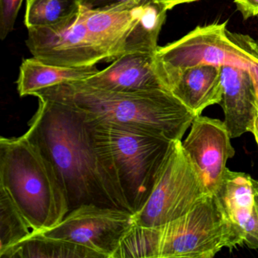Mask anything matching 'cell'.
<instances>
[{
  "label": "cell",
  "mask_w": 258,
  "mask_h": 258,
  "mask_svg": "<svg viewBox=\"0 0 258 258\" xmlns=\"http://www.w3.org/2000/svg\"><path fill=\"white\" fill-rule=\"evenodd\" d=\"M1 258H103L94 250L61 238L32 232Z\"/></svg>",
  "instance_id": "obj_17"
},
{
  "label": "cell",
  "mask_w": 258,
  "mask_h": 258,
  "mask_svg": "<svg viewBox=\"0 0 258 258\" xmlns=\"http://www.w3.org/2000/svg\"><path fill=\"white\" fill-rule=\"evenodd\" d=\"M92 87L120 93L170 90L163 77L156 52H131L85 80Z\"/></svg>",
  "instance_id": "obj_11"
},
{
  "label": "cell",
  "mask_w": 258,
  "mask_h": 258,
  "mask_svg": "<svg viewBox=\"0 0 258 258\" xmlns=\"http://www.w3.org/2000/svg\"><path fill=\"white\" fill-rule=\"evenodd\" d=\"M244 20L258 16V0H234Z\"/></svg>",
  "instance_id": "obj_24"
},
{
  "label": "cell",
  "mask_w": 258,
  "mask_h": 258,
  "mask_svg": "<svg viewBox=\"0 0 258 258\" xmlns=\"http://www.w3.org/2000/svg\"><path fill=\"white\" fill-rule=\"evenodd\" d=\"M99 72L96 66L63 67L26 58L20 67L17 89L20 96H33L36 92L64 83L85 81Z\"/></svg>",
  "instance_id": "obj_15"
},
{
  "label": "cell",
  "mask_w": 258,
  "mask_h": 258,
  "mask_svg": "<svg viewBox=\"0 0 258 258\" xmlns=\"http://www.w3.org/2000/svg\"><path fill=\"white\" fill-rule=\"evenodd\" d=\"M251 134H253L256 140V144L258 146V113L255 117L254 121H253V128H252Z\"/></svg>",
  "instance_id": "obj_26"
},
{
  "label": "cell",
  "mask_w": 258,
  "mask_h": 258,
  "mask_svg": "<svg viewBox=\"0 0 258 258\" xmlns=\"http://www.w3.org/2000/svg\"><path fill=\"white\" fill-rule=\"evenodd\" d=\"M170 92L196 117L201 115L205 108L221 102L220 66L199 64L185 69L172 83Z\"/></svg>",
  "instance_id": "obj_14"
},
{
  "label": "cell",
  "mask_w": 258,
  "mask_h": 258,
  "mask_svg": "<svg viewBox=\"0 0 258 258\" xmlns=\"http://www.w3.org/2000/svg\"><path fill=\"white\" fill-rule=\"evenodd\" d=\"M32 229L10 195L0 187V256L29 236Z\"/></svg>",
  "instance_id": "obj_20"
},
{
  "label": "cell",
  "mask_w": 258,
  "mask_h": 258,
  "mask_svg": "<svg viewBox=\"0 0 258 258\" xmlns=\"http://www.w3.org/2000/svg\"><path fill=\"white\" fill-rule=\"evenodd\" d=\"M243 244L244 232L210 194L173 221L154 227L134 225L113 258H212L223 247Z\"/></svg>",
  "instance_id": "obj_3"
},
{
  "label": "cell",
  "mask_w": 258,
  "mask_h": 258,
  "mask_svg": "<svg viewBox=\"0 0 258 258\" xmlns=\"http://www.w3.org/2000/svg\"><path fill=\"white\" fill-rule=\"evenodd\" d=\"M134 225V214L126 210L84 205L71 211L54 227L37 232L81 244L103 258H113Z\"/></svg>",
  "instance_id": "obj_8"
},
{
  "label": "cell",
  "mask_w": 258,
  "mask_h": 258,
  "mask_svg": "<svg viewBox=\"0 0 258 258\" xmlns=\"http://www.w3.org/2000/svg\"><path fill=\"white\" fill-rule=\"evenodd\" d=\"M256 99H257V106H258V84L256 86Z\"/></svg>",
  "instance_id": "obj_27"
},
{
  "label": "cell",
  "mask_w": 258,
  "mask_h": 258,
  "mask_svg": "<svg viewBox=\"0 0 258 258\" xmlns=\"http://www.w3.org/2000/svg\"><path fill=\"white\" fill-rule=\"evenodd\" d=\"M24 0H0V39L4 40L13 31Z\"/></svg>",
  "instance_id": "obj_21"
},
{
  "label": "cell",
  "mask_w": 258,
  "mask_h": 258,
  "mask_svg": "<svg viewBox=\"0 0 258 258\" xmlns=\"http://www.w3.org/2000/svg\"><path fill=\"white\" fill-rule=\"evenodd\" d=\"M87 122L98 150L115 172L130 211L135 214L147 201L173 141L134 128Z\"/></svg>",
  "instance_id": "obj_5"
},
{
  "label": "cell",
  "mask_w": 258,
  "mask_h": 258,
  "mask_svg": "<svg viewBox=\"0 0 258 258\" xmlns=\"http://www.w3.org/2000/svg\"><path fill=\"white\" fill-rule=\"evenodd\" d=\"M214 195L229 221L244 232L258 196V180L247 173L227 168Z\"/></svg>",
  "instance_id": "obj_16"
},
{
  "label": "cell",
  "mask_w": 258,
  "mask_h": 258,
  "mask_svg": "<svg viewBox=\"0 0 258 258\" xmlns=\"http://www.w3.org/2000/svg\"><path fill=\"white\" fill-rule=\"evenodd\" d=\"M33 96L61 102L88 122L134 128L172 141L182 140L196 117L168 90L120 93L81 81L43 89Z\"/></svg>",
  "instance_id": "obj_2"
},
{
  "label": "cell",
  "mask_w": 258,
  "mask_h": 258,
  "mask_svg": "<svg viewBox=\"0 0 258 258\" xmlns=\"http://www.w3.org/2000/svg\"><path fill=\"white\" fill-rule=\"evenodd\" d=\"M230 135L224 121L197 116L182 146L197 170L208 194H214L220 186L226 163L235 155Z\"/></svg>",
  "instance_id": "obj_10"
},
{
  "label": "cell",
  "mask_w": 258,
  "mask_h": 258,
  "mask_svg": "<svg viewBox=\"0 0 258 258\" xmlns=\"http://www.w3.org/2000/svg\"><path fill=\"white\" fill-rule=\"evenodd\" d=\"M168 11L158 0H149L141 17L133 28L125 42L123 54L152 52L158 50V40Z\"/></svg>",
  "instance_id": "obj_18"
},
{
  "label": "cell",
  "mask_w": 258,
  "mask_h": 258,
  "mask_svg": "<svg viewBox=\"0 0 258 258\" xmlns=\"http://www.w3.org/2000/svg\"><path fill=\"white\" fill-rule=\"evenodd\" d=\"M28 30L27 46L33 57L43 62L63 67H87L108 60L106 53L90 35L81 10L62 25Z\"/></svg>",
  "instance_id": "obj_9"
},
{
  "label": "cell",
  "mask_w": 258,
  "mask_h": 258,
  "mask_svg": "<svg viewBox=\"0 0 258 258\" xmlns=\"http://www.w3.org/2000/svg\"><path fill=\"white\" fill-rule=\"evenodd\" d=\"M81 0H27V28H52L62 25L81 13Z\"/></svg>",
  "instance_id": "obj_19"
},
{
  "label": "cell",
  "mask_w": 258,
  "mask_h": 258,
  "mask_svg": "<svg viewBox=\"0 0 258 258\" xmlns=\"http://www.w3.org/2000/svg\"><path fill=\"white\" fill-rule=\"evenodd\" d=\"M128 0H81V7L89 11H101L115 7Z\"/></svg>",
  "instance_id": "obj_23"
},
{
  "label": "cell",
  "mask_w": 258,
  "mask_h": 258,
  "mask_svg": "<svg viewBox=\"0 0 258 258\" xmlns=\"http://www.w3.org/2000/svg\"><path fill=\"white\" fill-rule=\"evenodd\" d=\"M149 0H128L101 11L81 9L84 22L94 41L114 61L123 54L125 42L143 14Z\"/></svg>",
  "instance_id": "obj_13"
},
{
  "label": "cell",
  "mask_w": 258,
  "mask_h": 258,
  "mask_svg": "<svg viewBox=\"0 0 258 258\" xmlns=\"http://www.w3.org/2000/svg\"><path fill=\"white\" fill-rule=\"evenodd\" d=\"M158 1L163 3L167 7V10H170L176 7V6L181 5V4H192V3L198 2L201 0H158Z\"/></svg>",
  "instance_id": "obj_25"
},
{
  "label": "cell",
  "mask_w": 258,
  "mask_h": 258,
  "mask_svg": "<svg viewBox=\"0 0 258 258\" xmlns=\"http://www.w3.org/2000/svg\"><path fill=\"white\" fill-rule=\"evenodd\" d=\"M244 244L250 249H258V196L250 217L244 226Z\"/></svg>",
  "instance_id": "obj_22"
},
{
  "label": "cell",
  "mask_w": 258,
  "mask_h": 258,
  "mask_svg": "<svg viewBox=\"0 0 258 258\" xmlns=\"http://www.w3.org/2000/svg\"><path fill=\"white\" fill-rule=\"evenodd\" d=\"M223 23L198 26L182 38L158 47L156 56L167 88L180 72L199 64L258 68V42L232 33Z\"/></svg>",
  "instance_id": "obj_6"
},
{
  "label": "cell",
  "mask_w": 258,
  "mask_h": 258,
  "mask_svg": "<svg viewBox=\"0 0 258 258\" xmlns=\"http://www.w3.org/2000/svg\"><path fill=\"white\" fill-rule=\"evenodd\" d=\"M208 195L182 141L175 140L147 201L134 214V222L143 227L165 224L185 215Z\"/></svg>",
  "instance_id": "obj_7"
},
{
  "label": "cell",
  "mask_w": 258,
  "mask_h": 258,
  "mask_svg": "<svg viewBox=\"0 0 258 258\" xmlns=\"http://www.w3.org/2000/svg\"><path fill=\"white\" fill-rule=\"evenodd\" d=\"M223 87L220 106L225 116V124L231 138L251 133L258 113L256 87L248 69L238 66H220Z\"/></svg>",
  "instance_id": "obj_12"
},
{
  "label": "cell",
  "mask_w": 258,
  "mask_h": 258,
  "mask_svg": "<svg viewBox=\"0 0 258 258\" xmlns=\"http://www.w3.org/2000/svg\"><path fill=\"white\" fill-rule=\"evenodd\" d=\"M38 99L26 134L53 166L69 212L84 205L131 212L115 172L98 150L88 123L61 102Z\"/></svg>",
  "instance_id": "obj_1"
},
{
  "label": "cell",
  "mask_w": 258,
  "mask_h": 258,
  "mask_svg": "<svg viewBox=\"0 0 258 258\" xmlns=\"http://www.w3.org/2000/svg\"><path fill=\"white\" fill-rule=\"evenodd\" d=\"M0 187L32 232L51 229L69 214L67 197L53 166L26 134L0 139Z\"/></svg>",
  "instance_id": "obj_4"
}]
</instances>
